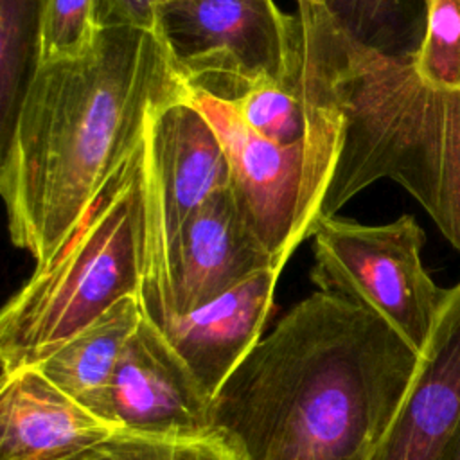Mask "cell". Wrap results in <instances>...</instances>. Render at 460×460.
<instances>
[{"mask_svg":"<svg viewBox=\"0 0 460 460\" xmlns=\"http://www.w3.org/2000/svg\"><path fill=\"white\" fill-rule=\"evenodd\" d=\"M43 0H0V140L40 63Z\"/></svg>","mask_w":460,"mask_h":460,"instance_id":"cell-17","label":"cell"},{"mask_svg":"<svg viewBox=\"0 0 460 460\" xmlns=\"http://www.w3.org/2000/svg\"><path fill=\"white\" fill-rule=\"evenodd\" d=\"M111 433L38 368L2 376L0 460H66Z\"/></svg>","mask_w":460,"mask_h":460,"instance_id":"cell-13","label":"cell"},{"mask_svg":"<svg viewBox=\"0 0 460 460\" xmlns=\"http://www.w3.org/2000/svg\"><path fill=\"white\" fill-rule=\"evenodd\" d=\"M142 314L138 296H126L34 368L113 428L110 410L113 372Z\"/></svg>","mask_w":460,"mask_h":460,"instance_id":"cell-14","label":"cell"},{"mask_svg":"<svg viewBox=\"0 0 460 460\" xmlns=\"http://www.w3.org/2000/svg\"><path fill=\"white\" fill-rule=\"evenodd\" d=\"M189 97L221 138L232 169L230 189L243 216L284 268L323 216L345 122L311 140L282 146L253 133L230 102L192 90Z\"/></svg>","mask_w":460,"mask_h":460,"instance_id":"cell-5","label":"cell"},{"mask_svg":"<svg viewBox=\"0 0 460 460\" xmlns=\"http://www.w3.org/2000/svg\"><path fill=\"white\" fill-rule=\"evenodd\" d=\"M210 408L212 401L189 367L142 314L113 372V429L155 437L203 435L214 429Z\"/></svg>","mask_w":460,"mask_h":460,"instance_id":"cell-10","label":"cell"},{"mask_svg":"<svg viewBox=\"0 0 460 460\" xmlns=\"http://www.w3.org/2000/svg\"><path fill=\"white\" fill-rule=\"evenodd\" d=\"M311 280L383 316L420 354L428 347L447 289L424 270V230L404 214L385 225L320 216L313 232Z\"/></svg>","mask_w":460,"mask_h":460,"instance_id":"cell-6","label":"cell"},{"mask_svg":"<svg viewBox=\"0 0 460 460\" xmlns=\"http://www.w3.org/2000/svg\"><path fill=\"white\" fill-rule=\"evenodd\" d=\"M438 460H460V420H458L453 435L446 442Z\"/></svg>","mask_w":460,"mask_h":460,"instance_id":"cell-22","label":"cell"},{"mask_svg":"<svg viewBox=\"0 0 460 460\" xmlns=\"http://www.w3.org/2000/svg\"><path fill=\"white\" fill-rule=\"evenodd\" d=\"M144 142V140H142ZM144 147L113 172L77 226L0 313L2 376L36 367L126 296L146 257Z\"/></svg>","mask_w":460,"mask_h":460,"instance_id":"cell-4","label":"cell"},{"mask_svg":"<svg viewBox=\"0 0 460 460\" xmlns=\"http://www.w3.org/2000/svg\"><path fill=\"white\" fill-rule=\"evenodd\" d=\"M460 420V280L422 352L415 383L367 460H438Z\"/></svg>","mask_w":460,"mask_h":460,"instance_id":"cell-11","label":"cell"},{"mask_svg":"<svg viewBox=\"0 0 460 460\" xmlns=\"http://www.w3.org/2000/svg\"><path fill=\"white\" fill-rule=\"evenodd\" d=\"M422 354L372 309L329 291L295 304L212 399L246 460H367Z\"/></svg>","mask_w":460,"mask_h":460,"instance_id":"cell-1","label":"cell"},{"mask_svg":"<svg viewBox=\"0 0 460 460\" xmlns=\"http://www.w3.org/2000/svg\"><path fill=\"white\" fill-rule=\"evenodd\" d=\"M279 275L280 270L255 273L199 309L158 327L210 401L259 343Z\"/></svg>","mask_w":460,"mask_h":460,"instance_id":"cell-12","label":"cell"},{"mask_svg":"<svg viewBox=\"0 0 460 460\" xmlns=\"http://www.w3.org/2000/svg\"><path fill=\"white\" fill-rule=\"evenodd\" d=\"M264 270L282 271L228 187L190 214L146 266L138 300L144 314L162 327Z\"/></svg>","mask_w":460,"mask_h":460,"instance_id":"cell-8","label":"cell"},{"mask_svg":"<svg viewBox=\"0 0 460 460\" xmlns=\"http://www.w3.org/2000/svg\"><path fill=\"white\" fill-rule=\"evenodd\" d=\"M295 14L302 65L345 119L323 216L390 178L460 252V90L424 84L413 58L390 59L350 45L320 5Z\"/></svg>","mask_w":460,"mask_h":460,"instance_id":"cell-3","label":"cell"},{"mask_svg":"<svg viewBox=\"0 0 460 460\" xmlns=\"http://www.w3.org/2000/svg\"><path fill=\"white\" fill-rule=\"evenodd\" d=\"M187 92L162 36L142 29H104L84 54L40 63L0 140L11 243L47 262L140 147L149 115Z\"/></svg>","mask_w":460,"mask_h":460,"instance_id":"cell-2","label":"cell"},{"mask_svg":"<svg viewBox=\"0 0 460 460\" xmlns=\"http://www.w3.org/2000/svg\"><path fill=\"white\" fill-rule=\"evenodd\" d=\"M320 7L350 45L381 58H415L426 36L429 0H322Z\"/></svg>","mask_w":460,"mask_h":460,"instance_id":"cell-16","label":"cell"},{"mask_svg":"<svg viewBox=\"0 0 460 460\" xmlns=\"http://www.w3.org/2000/svg\"><path fill=\"white\" fill-rule=\"evenodd\" d=\"M160 36L189 90L232 104L300 65L296 14L273 0L165 2Z\"/></svg>","mask_w":460,"mask_h":460,"instance_id":"cell-7","label":"cell"},{"mask_svg":"<svg viewBox=\"0 0 460 460\" xmlns=\"http://www.w3.org/2000/svg\"><path fill=\"white\" fill-rule=\"evenodd\" d=\"M232 106L253 133L282 146L311 140L345 122L343 113L309 77L302 59L295 74L253 88Z\"/></svg>","mask_w":460,"mask_h":460,"instance_id":"cell-15","label":"cell"},{"mask_svg":"<svg viewBox=\"0 0 460 460\" xmlns=\"http://www.w3.org/2000/svg\"><path fill=\"white\" fill-rule=\"evenodd\" d=\"M413 70L431 88L460 90V0H429L426 36Z\"/></svg>","mask_w":460,"mask_h":460,"instance_id":"cell-19","label":"cell"},{"mask_svg":"<svg viewBox=\"0 0 460 460\" xmlns=\"http://www.w3.org/2000/svg\"><path fill=\"white\" fill-rule=\"evenodd\" d=\"M66 460H246V456L219 429L190 437L115 431Z\"/></svg>","mask_w":460,"mask_h":460,"instance_id":"cell-18","label":"cell"},{"mask_svg":"<svg viewBox=\"0 0 460 460\" xmlns=\"http://www.w3.org/2000/svg\"><path fill=\"white\" fill-rule=\"evenodd\" d=\"M165 0H93L97 31L142 29L160 34V16Z\"/></svg>","mask_w":460,"mask_h":460,"instance_id":"cell-21","label":"cell"},{"mask_svg":"<svg viewBox=\"0 0 460 460\" xmlns=\"http://www.w3.org/2000/svg\"><path fill=\"white\" fill-rule=\"evenodd\" d=\"M97 34L93 0H43L40 63L77 58Z\"/></svg>","mask_w":460,"mask_h":460,"instance_id":"cell-20","label":"cell"},{"mask_svg":"<svg viewBox=\"0 0 460 460\" xmlns=\"http://www.w3.org/2000/svg\"><path fill=\"white\" fill-rule=\"evenodd\" d=\"M320 4L322 0H296V11H311Z\"/></svg>","mask_w":460,"mask_h":460,"instance_id":"cell-23","label":"cell"},{"mask_svg":"<svg viewBox=\"0 0 460 460\" xmlns=\"http://www.w3.org/2000/svg\"><path fill=\"white\" fill-rule=\"evenodd\" d=\"M165 2H172V0H165Z\"/></svg>","mask_w":460,"mask_h":460,"instance_id":"cell-24","label":"cell"},{"mask_svg":"<svg viewBox=\"0 0 460 460\" xmlns=\"http://www.w3.org/2000/svg\"><path fill=\"white\" fill-rule=\"evenodd\" d=\"M142 147L147 201L146 270L190 214L230 187L232 169L221 138L189 92L149 115Z\"/></svg>","mask_w":460,"mask_h":460,"instance_id":"cell-9","label":"cell"}]
</instances>
